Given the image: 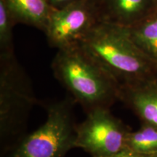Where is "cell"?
I'll return each mask as SVG.
<instances>
[{"mask_svg":"<svg viewBox=\"0 0 157 157\" xmlns=\"http://www.w3.org/2000/svg\"><path fill=\"white\" fill-rule=\"evenodd\" d=\"M90 1L93 2H95V4H97V5H98V4H99V2L101 1V0H90Z\"/></svg>","mask_w":157,"mask_h":157,"instance_id":"cell-15","label":"cell"},{"mask_svg":"<svg viewBox=\"0 0 157 157\" xmlns=\"http://www.w3.org/2000/svg\"><path fill=\"white\" fill-rule=\"evenodd\" d=\"M127 28L137 48L157 67V13Z\"/></svg>","mask_w":157,"mask_h":157,"instance_id":"cell-10","label":"cell"},{"mask_svg":"<svg viewBox=\"0 0 157 157\" xmlns=\"http://www.w3.org/2000/svg\"><path fill=\"white\" fill-rule=\"evenodd\" d=\"M119 101L127 103L143 123L157 127V74L144 81L119 87Z\"/></svg>","mask_w":157,"mask_h":157,"instance_id":"cell-7","label":"cell"},{"mask_svg":"<svg viewBox=\"0 0 157 157\" xmlns=\"http://www.w3.org/2000/svg\"><path fill=\"white\" fill-rule=\"evenodd\" d=\"M155 0H101L98 5L102 22L130 27L151 15Z\"/></svg>","mask_w":157,"mask_h":157,"instance_id":"cell-8","label":"cell"},{"mask_svg":"<svg viewBox=\"0 0 157 157\" xmlns=\"http://www.w3.org/2000/svg\"><path fill=\"white\" fill-rule=\"evenodd\" d=\"M51 67L55 78L86 113L110 109L119 101V84L81 44L58 50Z\"/></svg>","mask_w":157,"mask_h":157,"instance_id":"cell-1","label":"cell"},{"mask_svg":"<svg viewBox=\"0 0 157 157\" xmlns=\"http://www.w3.org/2000/svg\"><path fill=\"white\" fill-rule=\"evenodd\" d=\"M76 103L68 95L47 106V119L42 125L22 138L1 157H65L75 148L76 126L74 117Z\"/></svg>","mask_w":157,"mask_h":157,"instance_id":"cell-4","label":"cell"},{"mask_svg":"<svg viewBox=\"0 0 157 157\" xmlns=\"http://www.w3.org/2000/svg\"><path fill=\"white\" fill-rule=\"evenodd\" d=\"M76 1L77 0H47L50 7L54 10L61 9Z\"/></svg>","mask_w":157,"mask_h":157,"instance_id":"cell-14","label":"cell"},{"mask_svg":"<svg viewBox=\"0 0 157 157\" xmlns=\"http://www.w3.org/2000/svg\"><path fill=\"white\" fill-rule=\"evenodd\" d=\"M109 157H157V154H142V153L133 151L129 150V149H124V150L121 151V152Z\"/></svg>","mask_w":157,"mask_h":157,"instance_id":"cell-13","label":"cell"},{"mask_svg":"<svg viewBox=\"0 0 157 157\" xmlns=\"http://www.w3.org/2000/svg\"><path fill=\"white\" fill-rule=\"evenodd\" d=\"M15 23L44 31L52 9L47 0H4Z\"/></svg>","mask_w":157,"mask_h":157,"instance_id":"cell-9","label":"cell"},{"mask_svg":"<svg viewBox=\"0 0 157 157\" xmlns=\"http://www.w3.org/2000/svg\"><path fill=\"white\" fill-rule=\"evenodd\" d=\"M129 131L109 109L87 113L76 126L75 148L83 149L92 157H109L126 149Z\"/></svg>","mask_w":157,"mask_h":157,"instance_id":"cell-5","label":"cell"},{"mask_svg":"<svg viewBox=\"0 0 157 157\" xmlns=\"http://www.w3.org/2000/svg\"><path fill=\"white\" fill-rule=\"evenodd\" d=\"M98 5L77 0L61 9L53 10L44 31L49 44L57 50L80 44L101 22Z\"/></svg>","mask_w":157,"mask_h":157,"instance_id":"cell-6","label":"cell"},{"mask_svg":"<svg viewBox=\"0 0 157 157\" xmlns=\"http://www.w3.org/2000/svg\"><path fill=\"white\" fill-rule=\"evenodd\" d=\"M15 23L4 0H0V54L15 52L13 28Z\"/></svg>","mask_w":157,"mask_h":157,"instance_id":"cell-12","label":"cell"},{"mask_svg":"<svg viewBox=\"0 0 157 157\" xmlns=\"http://www.w3.org/2000/svg\"><path fill=\"white\" fill-rule=\"evenodd\" d=\"M37 103L30 78L14 53L0 54V144L5 151L26 134Z\"/></svg>","mask_w":157,"mask_h":157,"instance_id":"cell-3","label":"cell"},{"mask_svg":"<svg viewBox=\"0 0 157 157\" xmlns=\"http://www.w3.org/2000/svg\"><path fill=\"white\" fill-rule=\"evenodd\" d=\"M155 2H156V5L157 6V0H155Z\"/></svg>","mask_w":157,"mask_h":157,"instance_id":"cell-16","label":"cell"},{"mask_svg":"<svg viewBox=\"0 0 157 157\" xmlns=\"http://www.w3.org/2000/svg\"><path fill=\"white\" fill-rule=\"evenodd\" d=\"M80 44L119 87L156 76L157 67L137 48L127 27L101 21Z\"/></svg>","mask_w":157,"mask_h":157,"instance_id":"cell-2","label":"cell"},{"mask_svg":"<svg viewBox=\"0 0 157 157\" xmlns=\"http://www.w3.org/2000/svg\"><path fill=\"white\" fill-rule=\"evenodd\" d=\"M126 149L142 154H157V127L143 123L137 131H129Z\"/></svg>","mask_w":157,"mask_h":157,"instance_id":"cell-11","label":"cell"}]
</instances>
